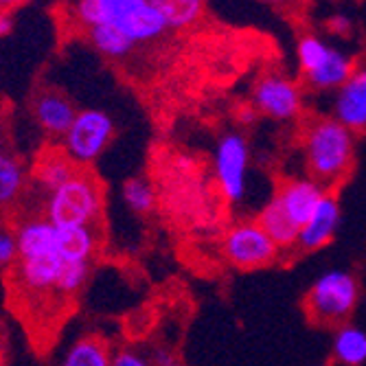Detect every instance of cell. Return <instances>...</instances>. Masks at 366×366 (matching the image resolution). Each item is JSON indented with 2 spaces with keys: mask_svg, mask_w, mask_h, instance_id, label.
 I'll return each instance as SVG.
<instances>
[{
  "mask_svg": "<svg viewBox=\"0 0 366 366\" xmlns=\"http://www.w3.org/2000/svg\"><path fill=\"white\" fill-rule=\"evenodd\" d=\"M112 366H154L152 357L139 353V351H132V349H121L114 353Z\"/></svg>",
  "mask_w": 366,
  "mask_h": 366,
  "instance_id": "obj_25",
  "label": "cell"
},
{
  "mask_svg": "<svg viewBox=\"0 0 366 366\" xmlns=\"http://www.w3.org/2000/svg\"><path fill=\"white\" fill-rule=\"evenodd\" d=\"M79 169L81 167H77L69 158V154L61 149V145H53L40 152V156L36 158V164H33V169H31V176L42 191L53 193L55 189L69 182Z\"/></svg>",
  "mask_w": 366,
  "mask_h": 366,
  "instance_id": "obj_15",
  "label": "cell"
},
{
  "mask_svg": "<svg viewBox=\"0 0 366 366\" xmlns=\"http://www.w3.org/2000/svg\"><path fill=\"white\" fill-rule=\"evenodd\" d=\"M147 3L149 0H77L75 18L86 29L114 24L123 31V26Z\"/></svg>",
  "mask_w": 366,
  "mask_h": 366,
  "instance_id": "obj_14",
  "label": "cell"
},
{
  "mask_svg": "<svg viewBox=\"0 0 366 366\" xmlns=\"http://www.w3.org/2000/svg\"><path fill=\"white\" fill-rule=\"evenodd\" d=\"M33 119L40 129L51 139H64L71 129L79 110H75L73 102L55 88H42L33 97Z\"/></svg>",
  "mask_w": 366,
  "mask_h": 366,
  "instance_id": "obj_11",
  "label": "cell"
},
{
  "mask_svg": "<svg viewBox=\"0 0 366 366\" xmlns=\"http://www.w3.org/2000/svg\"><path fill=\"white\" fill-rule=\"evenodd\" d=\"M114 121L108 112L86 108L79 110L71 129L61 139V149L81 169H88L104 156L114 139Z\"/></svg>",
  "mask_w": 366,
  "mask_h": 366,
  "instance_id": "obj_5",
  "label": "cell"
},
{
  "mask_svg": "<svg viewBox=\"0 0 366 366\" xmlns=\"http://www.w3.org/2000/svg\"><path fill=\"white\" fill-rule=\"evenodd\" d=\"M90 279V261H69L64 265L61 279L57 283V296L71 298L81 292Z\"/></svg>",
  "mask_w": 366,
  "mask_h": 366,
  "instance_id": "obj_23",
  "label": "cell"
},
{
  "mask_svg": "<svg viewBox=\"0 0 366 366\" xmlns=\"http://www.w3.org/2000/svg\"><path fill=\"white\" fill-rule=\"evenodd\" d=\"M18 261V242L16 232L0 226V270H11Z\"/></svg>",
  "mask_w": 366,
  "mask_h": 366,
  "instance_id": "obj_24",
  "label": "cell"
},
{
  "mask_svg": "<svg viewBox=\"0 0 366 366\" xmlns=\"http://www.w3.org/2000/svg\"><path fill=\"white\" fill-rule=\"evenodd\" d=\"M296 59L305 84L314 90H338L357 66L349 55L312 33L298 38Z\"/></svg>",
  "mask_w": 366,
  "mask_h": 366,
  "instance_id": "obj_4",
  "label": "cell"
},
{
  "mask_svg": "<svg viewBox=\"0 0 366 366\" xmlns=\"http://www.w3.org/2000/svg\"><path fill=\"white\" fill-rule=\"evenodd\" d=\"M252 108L274 121H292L303 110L301 86L279 73L263 75L252 90Z\"/></svg>",
  "mask_w": 366,
  "mask_h": 366,
  "instance_id": "obj_8",
  "label": "cell"
},
{
  "mask_svg": "<svg viewBox=\"0 0 366 366\" xmlns=\"http://www.w3.org/2000/svg\"><path fill=\"white\" fill-rule=\"evenodd\" d=\"M248 169H250V147L246 137L237 132H226L217 141L213 154V174L219 193L226 202L237 204L248 191Z\"/></svg>",
  "mask_w": 366,
  "mask_h": 366,
  "instance_id": "obj_6",
  "label": "cell"
},
{
  "mask_svg": "<svg viewBox=\"0 0 366 366\" xmlns=\"http://www.w3.org/2000/svg\"><path fill=\"white\" fill-rule=\"evenodd\" d=\"M66 263L69 261L57 252L20 257L11 268V279L16 287L26 294H57V283Z\"/></svg>",
  "mask_w": 366,
  "mask_h": 366,
  "instance_id": "obj_9",
  "label": "cell"
},
{
  "mask_svg": "<svg viewBox=\"0 0 366 366\" xmlns=\"http://www.w3.org/2000/svg\"><path fill=\"white\" fill-rule=\"evenodd\" d=\"M104 213V187L90 169H79L69 182L49 193L44 217L61 228H97Z\"/></svg>",
  "mask_w": 366,
  "mask_h": 366,
  "instance_id": "obj_2",
  "label": "cell"
},
{
  "mask_svg": "<svg viewBox=\"0 0 366 366\" xmlns=\"http://www.w3.org/2000/svg\"><path fill=\"white\" fill-rule=\"evenodd\" d=\"M340 219H342V211H340L338 197L327 193L320 199V204L314 211V215L310 217V222L301 228V232H298L296 246L305 252H314V250L329 246L334 242L336 232L340 228Z\"/></svg>",
  "mask_w": 366,
  "mask_h": 366,
  "instance_id": "obj_13",
  "label": "cell"
},
{
  "mask_svg": "<svg viewBox=\"0 0 366 366\" xmlns=\"http://www.w3.org/2000/svg\"><path fill=\"white\" fill-rule=\"evenodd\" d=\"M303 154L310 176L325 184L342 180L355 158V134L334 117L314 119L303 134Z\"/></svg>",
  "mask_w": 366,
  "mask_h": 366,
  "instance_id": "obj_1",
  "label": "cell"
},
{
  "mask_svg": "<svg viewBox=\"0 0 366 366\" xmlns=\"http://www.w3.org/2000/svg\"><path fill=\"white\" fill-rule=\"evenodd\" d=\"M152 362L154 366H182L180 355L169 347H156L152 351Z\"/></svg>",
  "mask_w": 366,
  "mask_h": 366,
  "instance_id": "obj_26",
  "label": "cell"
},
{
  "mask_svg": "<svg viewBox=\"0 0 366 366\" xmlns=\"http://www.w3.org/2000/svg\"><path fill=\"white\" fill-rule=\"evenodd\" d=\"M224 257L230 265L239 270H257L274 263L279 246L261 228L259 222H239L224 235L222 242Z\"/></svg>",
  "mask_w": 366,
  "mask_h": 366,
  "instance_id": "obj_7",
  "label": "cell"
},
{
  "mask_svg": "<svg viewBox=\"0 0 366 366\" xmlns=\"http://www.w3.org/2000/svg\"><path fill=\"white\" fill-rule=\"evenodd\" d=\"M169 29H187L204 14L207 0H152Z\"/></svg>",
  "mask_w": 366,
  "mask_h": 366,
  "instance_id": "obj_21",
  "label": "cell"
},
{
  "mask_svg": "<svg viewBox=\"0 0 366 366\" xmlns=\"http://www.w3.org/2000/svg\"><path fill=\"white\" fill-rule=\"evenodd\" d=\"M24 3H29V0H0V11H11Z\"/></svg>",
  "mask_w": 366,
  "mask_h": 366,
  "instance_id": "obj_29",
  "label": "cell"
},
{
  "mask_svg": "<svg viewBox=\"0 0 366 366\" xmlns=\"http://www.w3.org/2000/svg\"><path fill=\"white\" fill-rule=\"evenodd\" d=\"M26 178L29 174L24 169V162L18 156L5 154L0 158V209L11 207L22 195L26 187Z\"/></svg>",
  "mask_w": 366,
  "mask_h": 366,
  "instance_id": "obj_19",
  "label": "cell"
},
{
  "mask_svg": "<svg viewBox=\"0 0 366 366\" xmlns=\"http://www.w3.org/2000/svg\"><path fill=\"white\" fill-rule=\"evenodd\" d=\"M5 154H9V152H7V139H5V134H3V129H0V158H3Z\"/></svg>",
  "mask_w": 366,
  "mask_h": 366,
  "instance_id": "obj_30",
  "label": "cell"
},
{
  "mask_svg": "<svg viewBox=\"0 0 366 366\" xmlns=\"http://www.w3.org/2000/svg\"><path fill=\"white\" fill-rule=\"evenodd\" d=\"M325 195H327L325 187L314 178H294L279 187V191L272 195V202L301 230L310 222V217L314 215Z\"/></svg>",
  "mask_w": 366,
  "mask_h": 366,
  "instance_id": "obj_10",
  "label": "cell"
},
{
  "mask_svg": "<svg viewBox=\"0 0 366 366\" xmlns=\"http://www.w3.org/2000/svg\"><path fill=\"white\" fill-rule=\"evenodd\" d=\"M360 301V283L347 270H327L307 290L305 307L320 325L345 322Z\"/></svg>",
  "mask_w": 366,
  "mask_h": 366,
  "instance_id": "obj_3",
  "label": "cell"
},
{
  "mask_svg": "<svg viewBox=\"0 0 366 366\" xmlns=\"http://www.w3.org/2000/svg\"><path fill=\"white\" fill-rule=\"evenodd\" d=\"M112 360L114 353L110 351L108 340L97 334H88L69 347L59 366H112Z\"/></svg>",
  "mask_w": 366,
  "mask_h": 366,
  "instance_id": "obj_16",
  "label": "cell"
},
{
  "mask_svg": "<svg viewBox=\"0 0 366 366\" xmlns=\"http://www.w3.org/2000/svg\"><path fill=\"white\" fill-rule=\"evenodd\" d=\"M257 222H259L261 228L272 237V242H274L279 248H292V246L298 244V232H301V230H298V228H296V226L277 209V204L272 202V199L261 209Z\"/></svg>",
  "mask_w": 366,
  "mask_h": 366,
  "instance_id": "obj_20",
  "label": "cell"
},
{
  "mask_svg": "<svg viewBox=\"0 0 366 366\" xmlns=\"http://www.w3.org/2000/svg\"><path fill=\"white\" fill-rule=\"evenodd\" d=\"M86 36H88V42L94 46V51L102 53L108 59H125L137 46L114 24H102V26L86 29Z\"/></svg>",
  "mask_w": 366,
  "mask_h": 366,
  "instance_id": "obj_18",
  "label": "cell"
},
{
  "mask_svg": "<svg viewBox=\"0 0 366 366\" xmlns=\"http://www.w3.org/2000/svg\"><path fill=\"white\" fill-rule=\"evenodd\" d=\"M334 119L353 134L366 132V64H357L351 77L336 90Z\"/></svg>",
  "mask_w": 366,
  "mask_h": 366,
  "instance_id": "obj_12",
  "label": "cell"
},
{
  "mask_svg": "<svg viewBox=\"0 0 366 366\" xmlns=\"http://www.w3.org/2000/svg\"><path fill=\"white\" fill-rule=\"evenodd\" d=\"M14 29V18L9 11H0V36H9Z\"/></svg>",
  "mask_w": 366,
  "mask_h": 366,
  "instance_id": "obj_27",
  "label": "cell"
},
{
  "mask_svg": "<svg viewBox=\"0 0 366 366\" xmlns=\"http://www.w3.org/2000/svg\"><path fill=\"white\" fill-rule=\"evenodd\" d=\"M331 355L342 366L366 364V331L355 325H340L331 340Z\"/></svg>",
  "mask_w": 366,
  "mask_h": 366,
  "instance_id": "obj_17",
  "label": "cell"
},
{
  "mask_svg": "<svg viewBox=\"0 0 366 366\" xmlns=\"http://www.w3.org/2000/svg\"><path fill=\"white\" fill-rule=\"evenodd\" d=\"M123 199L132 213L149 215L156 207V191L145 178H129L123 184Z\"/></svg>",
  "mask_w": 366,
  "mask_h": 366,
  "instance_id": "obj_22",
  "label": "cell"
},
{
  "mask_svg": "<svg viewBox=\"0 0 366 366\" xmlns=\"http://www.w3.org/2000/svg\"><path fill=\"white\" fill-rule=\"evenodd\" d=\"M263 3H268L277 9H292V7H296L298 0H263Z\"/></svg>",
  "mask_w": 366,
  "mask_h": 366,
  "instance_id": "obj_28",
  "label": "cell"
}]
</instances>
